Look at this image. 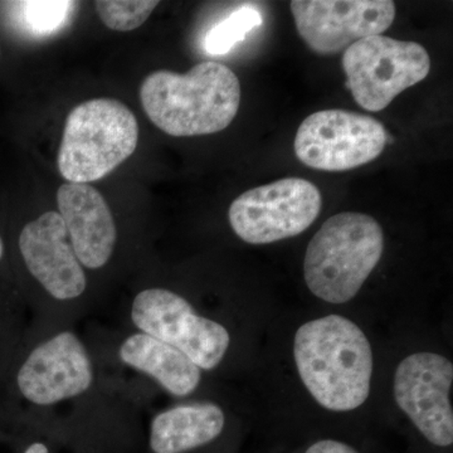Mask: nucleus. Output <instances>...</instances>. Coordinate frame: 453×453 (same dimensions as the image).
Returning a JSON list of instances; mask_svg holds the SVG:
<instances>
[{"label": "nucleus", "instance_id": "nucleus-17", "mask_svg": "<svg viewBox=\"0 0 453 453\" xmlns=\"http://www.w3.org/2000/svg\"><path fill=\"white\" fill-rule=\"evenodd\" d=\"M262 25V16L253 7L238 8L226 19L210 29L205 35V52L213 56H222L242 42L252 29Z\"/></svg>", "mask_w": 453, "mask_h": 453}, {"label": "nucleus", "instance_id": "nucleus-20", "mask_svg": "<svg viewBox=\"0 0 453 453\" xmlns=\"http://www.w3.org/2000/svg\"><path fill=\"white\" fill-rule=\"evenodd\" d=\"M25 453H50V449L44 443L35 442L26 449Z\"/></svg>", "mask_w": 453, "mask_h": 453}, {"label": "nucleus", "instance_id": "nucleus-16", "mask_svg": "<svg viewBox=\"0 0 453 453\" xmlns=\"http://www.w3.org/2000/svg\"><path fill=\"white\" fill-rule=\"evenodd\" d=\"M18 20L33 35H50L64 27L76 3L62 0H33L11 3Z\"/></svg>", "mask_w": 453, "mask_h": 453}, {"label": "nucleus", "instance_id": "nucleus-18", "mask_svg": "<svg viewBox=\"0 0 453 453\" xmlns=\"http://www.w3.org/2000/svg\"><path fill=\"white\" fill-rule=\"evenodd\" d=\"M159 2L153 0H98V17L112 31L130 32L144 25Z\"/></svg>", "mask_w": 453, "mask_h": 453}, {"label": "nucleus", "instance_id": "nucleus-1", "mask_svg": "<svg viewBox=\"0 0 453 453\" xmlns=\"http://www.w3.org/2000/svg\"><path fill=\"white\" fill-rule=\"evenodd\" d=\"M294 359L309 395L330 412L356 411L371 395V342L345 316L327 315L301 325L295 334Z\"/></svg>", "mask_w": 453, "mask_h": 453}, {"label": "nucleus", "instance_id": "nucleus-11", "mask_svg": "<svg viewBox=\"0 0 453 453\" xmlns=\"http://www.w3.org/2000/svg\"><path fill=\"white\" fill-rule=\"evenodd\" d=\"M17 380L29 402L50 405L85 393L94 372L81 340L73 333L62 332L29 354Z\"/></svg>", "mask_w": 453, "mask_h": 453}, {"label": "nucleus", "instance_id": "nucleus-3", "mask_svg": "<svg viewBox=\"0 0 453 453\" xmlns=\"http://www.w3.org/2000/svg\"><path fill=\"white\" fill-rule=\"evenodd\" d=\"M384 251V232L368 214L342 211L325 220L306 249L303 277L318 299L342 305L357 296Z\"/></svg>", "mask_w": 453, "mask_h": 453}, {"label": "nucleus", "instance_id": "nucleus-9", "mask_svg": "<svg viewBox=\"0 0 453 453\" xmlns=\"http://www.w3.org/2000/svg\"><path fill=\"white\" fill-rule=\"evenodd\" d=\"M451 360L432 351L405 357L395 372V403L429 443L449 447L453 443Z\"/></svg>", "mask_w": 453, "mask_h": 453}, {"label": "nucleus", "instance_id": "nucleus-15", "mask_svg": "<svg viewBox=\"0 0 453 453\" xmlns=\"http://www.w3.org/2000/svg\"><path fill=\"white\" fill-rule=\"evenodd\" d=\"M120 359L131 368L150 375L175 396L192 395L201 383V369L186 354L148 334H134L125 340Z\"/></svg>", "mask_w": 453, "mask_h": 453}, {"label": "nucleus", "instance_id": "nucleus-19", "mask_svg": "<svg viewBox=\"0 0 453 453\" xmlns=\"http://www.w3.org/2000/svg\"><path fill=\"white\" fill-rule=\"evenodd\" d=\"M305 453H359L347 443L335 440H321L309 447Z\"/></svg>", "mask_w": 453, "mask_h": 453}, {"label": "nucleus", "instance_id": "nucleus-12", "mask_svg": "<svg viewBox=\"0 0 453 453\" xmlns=\"http://www.w3.org/2000/svg\"><path fill=\"white\" fill-rule=\"evenodd\" d=\"M19 250L29 273L50 296L73 300L85 292V271L58 211H47L26 225Z\"/></svg>", "mask_w": 453, "mask_h": 453}, {"label": "nucleus", "instance_id": "nucleus-14", "mask_svg": "<svg viewBox=\"0 0 453 453\" xmlns=\"http://www.w3.org/2000/svg\"><path fill=\"white\" fill-rule=\"evenodd\" d=\"M226 416L214 403L178 405L157 414L150 426L154 453H186L213 442L222 434Z\"/></svg>", "mask_w": 453, "mask_h": 453}, {"label": "nucleus", "instance_id": "nucleus-6", "mask_svg": "<svg viewBox=\"0 0 453 453\" xmlns=\"http://www.w3.org/2000/svg\"><path fill=\"white\" fill-rule=\"evenodd\" d=\"M321 205L320 190L311 181L283 178L237 196L229 207V225L244 242H279L314 225Z\"/></svg>", "mask_w": 453, "mask_h": 453}, {"label": "nucleus", "instance_id": "nucleus-4", "mask_svg": "<svg viewBox=\"0 0 453 453\" xmlns=\"http://www.w3.org/2000/svg\"><path fill=\"white\" fill-rule=\"evenodd\" d=\"M138 142V120L129 107L92 98L68 113L57 165L67 183L88 184L129 159Z\"/></svg>", "mask_w": 453, "mask_h": 453}, {"label": "nucleus", "instance_id": "nucleus-5", "mask_svg": "<svg viewBox=\"0 0 453 453\" xmlns=\"http://www.w3.org/2000/svg\"><path fill=\"white\" fill-rule=\"evenodd\" d=\"M342 68L347 88L357 105L366 111L380 112L405 89L428 76L431 58L416 42L372 35L344 50Z\"/></svg>", "mask_w": 453, "mask_h": 453}, {"label": "nucleus", "instance_id": "nucleus-13", "mask_svg": "<svg viewBox=\"0 0 453 453\" xmlns=\"http://www.w3.org/2000/svg\"><path fill=\"white\" fill-rule=\"evenodd\" d=\"M57 205L81 265L105 266L115 249L116 226L104 196L88 184L65 183L57 192Z\"/></svg>", "mask_w": 453, "mask_h": 453}, {"label": "nucleus", "instance_id": "nucleus-8", "mask_svg": "<svg viewBox=\"0 0 453 453\" xmlns=\"http://www.w3.org/2000/svg\"><path fill=\"white\" fill-rule=\"evenodd\" d=\"M131 319L142 333L178 349L201 371L216 369L231 345L222 324L199 316L184 297L166 288H146L136 295Z\"/></svg>", "mask_w": 453, "mask_h": 453}, {"label": "nucleus", "instance_id": "nucleus-21", "mask_svg": "<svg viewBox=\"0 0 453 453\" xmlns=\"http://www.w3.org/2000/svg\"><path fill=\"white\" fill-rule=\"evenodd\" d=\"M3 253H4V244H3L2 237H0V259L3 257Z\"/></svg>", "mask_w": 453, "mask_h": 453}, {"label": "nucleus", "instance_id": "nucleus-10", "mask_svg": "<svg viewBox=\"0 0 453 453\" xmlns=\"http://www.w3.org/2000/svg\"><path fill=\"white\" fill-rule=\"evenodd\" d=\"M300 37L310 50L332 56L372 35H380L395 19L390 0H294L290 3Z\"/></svg>", "mask_w": 453, "mask_h": 453}, {"label": "nucleus", "instance_id": "nucleus-2", "mask_svg": "<svg viewBox=\"0 0 453 453\" xmlns=\"http://www.w3.org/2000/svg\"><path fill=\"white\" fill-rule=\"evenodd\" d=\"M142 109L157 127L175 138L211 135L237 116L241 83L228 65L202 62L181 74L160 70L140 88Z\"/></svg>", "mask_w": 453, "mask_h": 453}, {"label": "nucleus", "instance_id": "nucleus-7", "mask_svg": "<svg viewBox=\"0 0 453 453\" xmlns=\"http://www.w3.org/2000/svg\"><path fill=\"white\" fill-rule=\"evenodd\" d=\"M388 142L381 122L348 110L311 113L297 129L295 154L303 165L323 172H347L377 159Z\"/></svg>", "mask_w": 453, "mask_h": 453}]
</instances>
